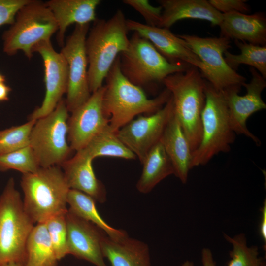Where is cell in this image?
<instances>
[{
    "label": "cell",
    "mask_w": 266,
    "mask_h": 266,
    "mask_svg": "<svg viewBox=\"0 0 266 266\" xmlns=\"http://www.w3.org/2000/svg\"><path fill=\"white\" fill-rule=\"evenodd\" d=\"M105 80L103 108L109 118V127L115 132L139 114L150 115L156 112L166 104L171 96L169 91L165 88L155 98L148 99L142 88L131 82L122 73L119 56Z\"/></svg>",
    "instance_id": "cell-1"
},
{
    "label": "cell",
    "mask_w": 266,
    "mask_h": 266,
    "mask_svg": "<svg viewBox=\"0 0 266 266\" xmlns=\"http://www.w3.org/2000/svg\"><path fill=\"white\" fill-rule=\"evenodd\" d=\"M127 20L120 9L109 19H96L85 40L88 76L91 93L103 81L119 55L129 46Z\"/></svg>",
    "instance_id": "cell-2"
},
{
    "label": "cell",
    "mask_w": 266,
    "mask_h": 266,
    "mask_svg": "<svg viewBox=\"0 0 266 266\" xmlns=\"http://www.w3.org/2000/svg\"><path fill=\"white\" fill-rule=\"evenodd\" d=\"M21 186L25 210L34 224L67 211L70 188L60 166L40 167L33 173L23 174Z\"/></svg>",
    "instance_id": "cell-3"
},
{
    "label": "cell",
    "mask_w": 266,
    "mask_h": 266,
    "mask_svg": "<svg viewBox=\"0 0 266 266\" xmlns=\"http://www.w3.org/2000/svg\"><path fill=\"white\" fill-rule=\"evenodd\" d=\"M163 84L171 93L174 114L193 153L201 139V114L205 103V80L198 68L191 66L184 72L167 76Z\"/></svg>",
    "instance_id": "cell-4"
},
{
    "label": "cell",
    "mask_w": 266,
    "mask_h": 266,
    "mask_svg": "<svg viewBox=\"0 0 266 266\" xmlns=\"http://www.w3.org/2000/svg\"><path fill=\"white\" fill-rule=\"evenodd\" d=\"M205 94L201 139L192 153L191 169L206 165L220 153L229 152L235 139L223 91L215 89L205 80Z\"/></svg>",
    "instance_id": "cell-5"
},
{
    "label": "cell",
    "mask_w": 266,
    "mask_h": 266,
    "mask_svg": "<svg viewBox=\"0 0 266 266\" xmlns=\"http://www.w3.org/2000/svg\"><path fill=\"white\" fill-rule=\"evenodd\" d=\"M35 224L25 210L14 179L10 178L0 195V266L26 264V244Z\"/></svg>",
    "instance_id": "cell-6"
},
{
    "label": "cell",
    "mask_w": 266,
    "mask_h": 266,
    "mask_svg": "<svg viewBox=\"0 0 266 266\" xmlns=\"http://www.w3.org/2000/svg\"><path fill=\"white\" fill-rule=\"evenodd\" d=\"M119 58L122 73L141 88L163 83L167 76L184 72L191 66L184 63L170 62L149 41L135 32L130 38L128 49Z\"/></svg>",
    "instance_id": "cell-7"
},
{
    "label": "cell",
    "mask_w": 266,
    "mask_h": 266,
    "mask_svg": "<svg viewBox=\"0 0 266 266\" xmlns=\"http://www.w3.org/2000/svg\"><path fill=\"white\" fill-rule=\"evenodd\" d=\"M58 29L56 21L45 2L29 0L18 11L13 26L5 33L4 51L13 55L21 50L30 59L33 47L50 40Z\"/></svg>",
    "instance_id": "cell-8"
},
{
    "label": "cell",
    "mask_w": 266,
    "mask_h": 266,
    "mask_svg": "<svg viewBox=\"0 0 266 266\" xmlns=\"http://www.w3.org/2000/svg\"><path fill=\"white\" fill-rule=\"evenodd\" d=\"M68 112L62 99L53 111L36 120L30 146L41 167L60 166L71 157L73 151L67 139Z\"/></svg>",
    "instance_id": "cell-9"
},
{
    "label": "cell",
    "mask_w": 266,
    "mask_h": 266,
    "mask_svg": "<svg viewBox=\"0 0 266 266\" xmlns=\"http://www.w3.org/2000/svg\"><path fill=\"white\" fill-rule=\"evenodd\" d=\"M202 62L205 69L200 72L203 78L213 87L224 90L234 86L242 87L246 78L231 68L224 54L231 48L229 39L201 37L196 35H178Z\"/></svg>",
    "instance_id": "cell-10"
},
{
    "label": "cell",
    "mask_w": 266,
    "mask_h": 266,
    "mask_svg": "<svg viewBox=\"0 0 266 266\" xmlns=\"http://www.w3.org/2000/svg\"><path fill=\"white\" fill-rule=\"evenodd\" d=\"M89 28V24L76 25L60 51L68 65V83L65 101L70 113L84 103L92 94L89 86L85 49Z\"/></svg>",
    "instance_id": "cell-11"
},
{
    "label": "cell",
    "mask_w": 266,
    "mask_h": 266,
    "mask_svg": "<svg viewBox=\"0 0 266 266\" xmlns=\"http://www.w3.org/2000/svg\"><path fill=\"white\" fill-rule=\"evenodd\" d=\"M173 112V102L170 96L161 109L132 120L117 131V136L142 163L149 150L160 141Z\"/></svg>",
    "instance_id": "cell-12"
},
{
    "label": "cell",
    "mask_w": 266,
    "mask_h": 266,
    "mask_svg": "<svg viewBox=\"0 0 266 266\" xmlns=\"http://www.w3.org/2000/svg\"><path fill=\"white\" fill-rule=\"evenodd\" d=\"M251 79L244 83L246 94L240 96L241 87L234 86L223 90L227 104L230 123L235 134H242L252 140L257 145L260 140L248 129L246 121L255 112L265 109L266 104L262 98V93L266 87V79L254 68L250 67Z\"/></svg>",
    "instance_id": "cell-13"
},
{
    "label": "cell",
    "mask_w": 266,
    "mask_h": 266,
    "mask_svg": "<svg viewBox=\"0 0 266 266\" xmlns=\"http://www.w3.org/2000/svg\"><path fill=\"white\" fill-rule=\"evenodd\" d=\"M42 57L44 66L45 94L40 106L36 108L29 120H37L53 111L66 93L68 83V68L63 55L57 52L51 41H41L33 49Z\"/></svg>",
    "instance_id": "cell-14"
},
{
    "label": "cell",
    "mask_w": 266,
    "mask_h": 266,
    "mask_svg": "<svg viewBox=\"0 0 266 266\" xmlns=\"http://www.w3.org/2000/svg\"><path fill=\"white\" fill-rule=\"evenodd\" d=\"M105 87L92 93L89 99L71 112L69 116L67 139L72 151L84 148L99 133L109 126V118L103 108Z\"/></svg>",
    "instance_id": "cell-15"
},
{
    "label": "cell",
    "mask_w": 266,
    "mask_h": 266,
    "mask_svg": "<svg viewBox=\"0 0 266 266\" xmlns=\"http://www.w3.org/2000/svg\"><path fill=\"white\" fill-rule=\"evenodd\" d=\"M129 31H132L149 41L166 59L171 63H184L198 68L200 72L205 67L186 42L168 29L154 27L133 20H127Z\"/></svg>",
    "instance_id": "cell-16"
},
{
    "label": "cell",
    "mask_w": 266,
    "mask_h": 266,
    "mask_svg": "<svg viewBox=\"0 0 266 266\" xmlns=\"http://www.w3.org/2000/svg\"><path fill=\"white\" fill-rule=\"evenodd\" d=\"M68 254L91 263L95 266H108L104 262L101 242L106 234L90 222L68 209L66 213Z\"/></svg>",
    "instance_id": "cell-17"
},
{
    "label": "cell",
    "mask_w": 266,
    "mask_h": 266,
    "mask_svg": "<svg viewBox=\"0 0 266 266\" xmlns=\"http://www.w3.org/2000/svg\"><path fill=\"white\" fill-rule=\"evenodd\" d=\"M92 159L82 150L76 152L61 166L70 189L84 193L100 203L107 200L105 186L96 176Z\"/></svg>",
    "instance_id": "cell-18"
},
{
    "label": "cell",
    "mask_w": 266,
    "mask_h": 266,
    "mask_svg": "<svg viewBox=\"0 0 266 266\" xmlns=\"http://www.w3.org/2000/svg\"><path fill=\"white\" fill-rule=\"evenodd\" d=\"M220 36L249 43L266 45V18L263 13L223 14Z\"/></svg>",
    "instance_id": "cell-19"
},
{
    "label": "cell",
    "mask_w": 266,
    "mask_h": 266,
    "mask_svg": "<svg viewBox=\"0 0 266 266\" xmlns=\"http://www.w3.org/2000/svg\"><path fill=\"white\" fill-rule=\"evenodd\" d=\"M162 8L159 27L169 28L177 21L185 19L208 21L212 26H219L223 14L216 10L206 0H159Z\"/></svg>",
    "instance_id": "cell-20"
},
{
    "label": "cell",
    "mask_w": 266,
    "mask_h": 266,
    "mask_svg": "<svg viewBox=\"0 0 266 266\" xmlns=\"http://www.w3.org/2000/svg\"><path fill=\"white\" fill-rule=\"evenodd\" d=\"M160 141L172 164L174 175L185 184L191 169L192 151L174 112L165 127Z\"/></svg>",
    "instance_id": "cell-21"
},
{
    "label": "cell",
    "mask_w": 266,
    "mask_h": 266,
    "mask_svg": "<svg viewBox=\"0 0 266 266\" xmlns=\"http://www.w3.org/2000/svg\"><path fill=\"white\" fill-rule=\"evenodd\" d=\"M100 2V0H51L45 2L58 25L59 46H64L65 32L71 24L84 25L96 20V10Z\"/></svg>",
    "instance_id": "cell-22"
},
{
    "label": "cell",
    "mask_w": 266,
    "mask_h": 266,
    "mask_svg": "<svg viewBox=\"0 0 266 266\" xmlns=\"http://www.w3.org/2000/svg\"><path fill=\"white\" fill-rule=\"evenodd\" d=\"M101 248L110 266H151L148 245L128 235L115 240L105 234L101 240Z\"/></svg>",
    "instance_id": "cell-23"
},
{
    "label": "cell",
    "mask_w": 266,
    "mask_h": 266,
    "mask_svg": "<svg viewBox=\"0 0 266 266\" xmlns=\"http://www.w3.org/2000/svg\"><path fill=\"white\" fill-rule=\"evenodd\" d=\"M143 169L136 183L137 190L149 193L161 181L174 174L172 164L160 141L148 152L143 162Z\"/></svg>",
    "instance_id": "cell-24"
},
{
    "label": "cell",
    "mask_w": 266,
    "mask_h": 266,
    "mask_svg": "<svg viewBox=\"0 0 266 266\" xmlns=\"http://www.w3.org/2000/svg\"><path fill=\"white\" fill-rule=\"evenodd\" d=\"M67 202L69 206L68 209L69 211L95 225L110 238L118 240L128 235L125 231L112 227L102 218L97 209L96 200L88 195L70 189Z\"/></svg>",
    "instance_id": "cell-25"
},
{
    "label": "cell",
    "mask_w": 266,
    "mask_h": 266,
    "mask_svg": "<svg viewBox=\"0 0 266 266\" xmlns=\"http://www.w3.org/2000/svg\"><path fill=\"white\" fill-rule=\"evenodd\" d=\"M58 261L45 223L35 224L26 244V266H57Z\"/></svg>",
    "instance_id": "cell-26"
},
{
    "label": "cell",
    "mask_w": 266,
    "mask_h": 266,
    "mask_svg": "<svg viewBox=\"0 0 266 266\" xmlns=\"http://www.w3.org/2000/svg\"><path fill=\"white\" fill-rule=\"evenodd\" d=\"M82 150L92 159L108 156L133 160L136 157L108 126L96 135Z\"/></svg>",
    "instance_id": "cell-27"
},
{
    "label": "cell",
    "mask_w": 266,
    "mask_h": 266,
    "mask_svg": "<svg viewBox=\"0 0 266 266\" xmlns=\"http://www.w3.org/2000/svg\"><path fill=\"white\" fill-rule=\"evenodd\" d=\"M235 44L239 49L240 53L233 54L226 51L224 57L228 65L235 71L240 65L250 66L266 79V45H255L237 40H235Z\"/></svg>",
    "instance_id": "cell-28"
},
{
    "label": "cell",
    "mask_w": 266,
    "mask_h": 266,
    "mask_svg": "<svg viewBox=\"0 0 266 266\" xmlns=\"http://www.w3.org/2000/svg\"><path fill=\"white\" fill-rule=\"evenodd\" d=\"M224 238L232 246L229 255L231 260L227 266H260L264 261L259 257L257 246H248L245 234L231 237L223 233Z\"/></svg>",
    "instance_id": "cell-29"
},
{
    "label": "cell",
    "mask_w": 266,
    "mask_h": 266,
    "mask_svg": "<svg viewBox=\"0 0 266 266\" xmlns=\"http://www.w3.org/2000/svg\"><path fill=\"white\" fill-rule=\"evenodd\" d=\"M40 167L37 158L30 145L0 155V171L17 170L23 174L33 173Z\"/></svg>",
    "instance_id": "cell-30"
},
{
    "label": "cell",
    "mask_w": 266,
    "mask_h": 266,
    "mask_svg": "<svg viewBox=\"0 0 266 266\" xmlns=\"http://www.w3.org/2000/svg\"><path fill=\"white\" fill-rule=\"evenodd\" d=\"M36 120L0 130V155L9 153L30 145V136Z\"/></svg>",
    "instance_id": "cell-31"
},
{
    "label": "cell",
    "mask_w": 266,
    "mask_h": 266,
    "mask_svg": "<svg viewBox=\"0 0 266 266\" xmlns=\"http://www.w3.org/2000/svg\"><path fill=\"white\" fill-rule=\"evenodd\" d=\"M66 212L56 215L44 222L58 261L68 255Z\"/></svg>",
    "instance_id": "cell-32"
},
{
    "label": "cell",
    "mask_w": 266,
    "mask_h": 266,
    "mask_svg": "<svg viewBox=\"0 0 266 266\" xmlns=\"http://www.w3.org/2000/svg\"><path fill=\"white\" fill-rule=\"evenodd\" d=\"M122 2L140 13L146 21V25L160 27L162 13L161 6H154L147 0H124Z\"/></svg>",
    "instance_id": "cell-33"
},
{
    "label": "cell",
    "mask_w": 266,
    "mask_h": 266,
    "mask_svg": "<svg viewBox=\"0 0 266 266\" xmlns=\"http://www.w3.org/2000/svg\"><path fill=\"white\" fill-rule=\"evenodd\" d=\"M29 0H0V26L13 24L18 11Z\"/></svg>",
    "instance_id": "cell-34"
},
{
    "label": "cell",
    "mask_w": 266,
    "mask_h": 266,
    "mask_svg": "<svg viewBox=\"0 0 266 266\" xmlns=\"http://www.w3.org/2000/svg\"><path fill=\"white\" fill-rule=\"evenodd\" d=\"M209 3L222 14L232 12L248 13L250 11L245 0H209Z\"/></svg>",
    "instance_id": "cell-35"
},
{
    "label": "cell",
    "mask_w": 266,
    "mask_h": 266,
    "mask_svg": "<svg viewBox=\"0 0 266 266\" xmlns=\"http://www.w3.org/2000/svg\"><path fill=\"white\" fill-rule=\"evenodd\" d=\"M261 219L260 223L259 232L266 248V200H264L261 208Z\"/></svg>",
    "instance_id": "cell-36"
},
{
    "label": "cell",
    "mask_w": 266,
    "mask_h": 266,
    "mask_svg": "<svg viewBox=\"0 0 266 266\" xmlns=\"http://www.w3.org/2000/svg\"><path fill=\"white\" fill-rule=\"evenodd\" d=\"M201 262L202 266H216L212 253L208 248H204L201 251Z\"/></svg>",
    "instance_id": "cell-37"
},
{
    "label": "cell",
    "mask_w": 266,
    "mask_h": 266,
    "mask_svg": "<svg viewBox=\"0 0 266 266\" xmlns=\"http://www.w3.org/2000/svg\"><path fill=\"white\" fill-rule=\"evenodd\" d=\"M10 88L3 82H0V101L7 100Z\"/></svg>",
    "instance_id": "cell-38"
},
{
    "label": "cell",
    "mask_w": 266,
    "mask_h": 266,
    "mask_svg": "<svg viewBox=\"0 0 266 266\" xmlns=\"http://www.w3.org/2000/svg\"><path fill=\"white\" fill-rule=\"evenodd\" d=\"M1 266H26V264L23 263H9Z\"/></svg>",
    "instance_id": "cell-39"
},
{
    "label": "cell",
    "mask_w": 266,
    "mask_h": 266,
    "mask_svg": "<svg viewBox=\"0 0 266 266\" xmlns=\"http://www.w3.org/2000/svg\"><path fill=\"white\" fill-rule=\"evenodd\" d=\"M181 266H196L194 263L189 260L185 261L181 265Z\"/></svg>",
    "instance_id": "cell-40"
},
{
    "label": "cell",
    "mask_w": 266,
    "mask_h": 266,
    "mask_svg": "<svg viewBox=\"0 0 266 266\" xmlns=\"http://www.w3.org/2000/svg\"><path fill=\"white\" fill-rule=\"evenodd\" d=\"M4 81L3 77L0 74V82H3Z\"/></svg>",
    "instance_id": "cell-41"
},
{
    "label": "cell",
    "mask_w": 266,
    "mask_h": 266,
    "mask_svg": "<svg viewBox=\"0 0 266 266\" xmlns=\"http://www.w3.org/2000/svg\"><path fill=\"white\" fill-rule=\"evenodd\" d=\"M260 266H266L265 262L264 261Z\"/></svg>",
    "instance_id": "cell-42"
}]
</instances>
